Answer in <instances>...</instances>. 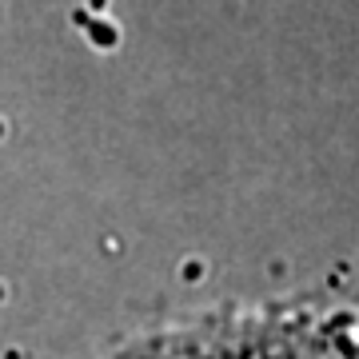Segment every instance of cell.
<instances>
[{
	"mask_svg": "<svg viewBox=\"0 0 359 359\" xmlns=\"http://www.w3.org/2000/svg\"><path fill=\"white\" fill-rule=\"evenodd\" d=\"M132 359H355L320 327L295 320H236L172 335Z\"/></svg>",
	"mask_w": 359,
	"mask_h": 359,
	"instance_id": "6da1fadb",
	"label": "cell"
}]
</instances>
